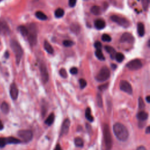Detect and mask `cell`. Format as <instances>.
I'll return each instance as SVG.
<instances>
[{
    "label": "cell",
    "mask_w": 150,
    "mask_h": 150,
    "mask_svg": "<svg viewBox=\"0 0 150 150\" xmlns=\"http://www.w3.org/2000/svg\"><path fill=\"white\" fill-rule=\"evenodd\" d=\"M113 131L116 138L121 141H127L129 136V131L123 124L117 123L113 126Z\"/></svg>",
    "instance_id": "obj_1"
},
{
    "label": "cell",
    "mask_w": 150,
    "mask_h": 150,
    "mask_svg": "<svg viewBox=\"0 0 150 150\" xmlns=\"http://www.w3.org/2000/svg\"><path fill=\"white\" fill-rule=\"evenodd\" d=\"M103 132V144L104 149L111 150L112 146V140L110 127L108 124H104Z\"/></svg>",
    "instance_id": "obj_2"
},
{
    "label": "cell",
    "mask_w": 150,
    "mask_h": 150,
    "mask_svg": "<svg viewBox=\"0 0 150 150\" xmlns=\"http://www.w3.org/2000/svg\"><path fill=\"white\" fill-rule=\"evenodd\" d=\"M11 48L14 53L16 62L17 65H19L21 62L22 57L23 56V50L19 43L15 40H12L10 42Z\"/></svg>",
    "instance_id": "obj_3"
},
{
    "label": "cell",
    "mask_w": 150,
    "mask_h": 150,
    "mask_svg": "<svg viewBox=\"0 0 150 150\" xmlns=\"http://www.w3.org/2000/svg\"><path fill=\"white\" fill-rule=\"evenodd\" d=\"M110 76V71L107 67L104 66L96 75V79L99 82H103L108 79Z\"/></svg>",
    "instance_id": "obj_4"
},
{
    "label": "cell",
    "mask_w": 150,
    "mask_h": 150,
    "mask_svg": "<svg viewBox=\"0 0 150 150\" xmlns=\"http://www.w3.org/2000/svg\"><path fill=\"white\" fill-rule=\"evenodd\" d=\"M28 41L31 46H34L37 42V29L35 24H31L29 27L28 32Z\"/></svg>",
    "instance_id": "obj_5"
},
{
    "label": "cell",
    "mask_w": 150,
    "mask_h": 150,
    "mask_svg": "<svg viewBox=\"0 0 150 150\" xmlns=\"http://www.w3.org/2000/svg\"><path fill=\"white\" fill-rule=\"evenodd\" d=\"M18 135L25 143H28L32 140L33 133L31 130H21L18 132Z\"/></svg>",
    "instance_id": "obj_6"
},
{
    "label": "cell",
    "mask_w": 150,
    "mask_h": 150,
    "mask_svg": "<svg viewBox=\"0 0 150 150\" xmlns=\"http://www.w3.org/2000/svg\"><path fill=\"white\" fill-rule=\"evenodd\" d=\"M111 19L114 22L117 23L118 25L124 28H127L130 26V22L129 20H127L126 18H124L117 16V15H112L111 17Z\"/></svg>",
    "instance_id": "obj_7"
},
{
    "label": "cell",
    "mask_w": 150,
    "mask_h": 150,
    "mask_svg": "<svg viewBox=\"0 0 150 150\" xmlns=\"http://www.w3.org/2000/svg\"><path fill=\"white\" fill-rule=\"evenodd\" d=\"M126 66L129 69L131 70H137L142 68L143 64L140 59H135L130 61L126 65Z\"/></svg>",
    "instance_id": "obj_8"
},
{
    "label": "cell",
    "mask_w": 150,
    "mask_h": 150,
    "mask_svg": "<svg viewBox=\"0 0 150 150\" xmlns=\"http://www.w3.org/2000/svg\"><path fill=\"white\" fill-rule=\"evenodd\" d=\"M39 69H40L41 76L43 82L44 83H46L48 82L49 79L48 71V69H47L46 65L43 62L41 63L40 66H39Z\"/></svg>",
    "instance_id": "obj_9"
},
{
    "label": "cell",
    "mask_w": 150,
    "mask_h": 150,
    "mask_svg": "<svg viewBox=\"0 0 150 150\" xmlns=\"http://www.w3.org/2000/svg\"><path fill=\"white\" fill-rule=\"evenodd\" d=\"M120 88L122 91L126 93L131 94H133V88L131 84L127 80H121L120 83Z\"/></svg>",
    "instance_id": "obj_10"
},
{
    "label": "cell",
    "mask_w": 150,
    "mask_h": 150,
    "mask_svg": "<svg viewBox=\"0 0 150 150\" xmlns=\"http://www.w3.org/2000/svg\"><path fill=\"white\" fill-rule=\"evenodd\" d=\"M135 39L134 36L131 33L129 32H125L123 33L120 39V42H127L130 43H133Z\"/></svg>",
    "instance_id": "obj_11"
},
{
    "label": "cell",
    "mask_w": 150,
    "mask_h": 150,
    "mask_svg": "<svg viewBox=\"0 0 150 150\" xmlns=\"http://www.w3.org/2000/svg\"><path fill=\"white\" fill-rule=\"evenodd\" d=\"M70 125V121L68 118H66L64 120V123L62 124V128H61L60 134L61 135H66L68 133L69 130V127Z\"/></svg>",
    "instance_id": "obj_12"
},
{
    "label": "cell",
    "mask_w": 150,
    "mask_h": 150,
    "mask_svg": "<svg viewBox=\"0 0 150 150\" xmlns=\"http://www.w3.org/2000/svg\"><path fill=\"white\" fill-rule=\"evenodd\" d=\"M18 89L16 84L14 83H12L10 86V90H9V93H10L12 99L14 100H17L18 96Z\"/></svg>",
    "instance_id": "obj_13"
},
{
    "label": "cell",
    "mask_w": 150,
    "mask_h": 150,
    "mask_svg": "<svg viewBox=\"0 0 150 150\" xmlns=\"http://www.w3.org/2000/svg\"><path fill=\"white\" fill-rule=\"evenodd\" d=\"M9 32H10V29L7 23L4 21H0V33L2 35H7Z\"/></svg>",
    "instance_id": "obj_14"
},
{
    "label": "cell",
    "mask_w": 150,
    "mask_h": 150,
    "mask_svg": "<svg viewBox=\"0 0 150 150\" xmlns=\"http://www.w3.org/2000/svg\"><path fill=\"white\" fill-rule=\"evenodd\" d=\"M137 117L140 121H146L148 118V114L147 112L141 111L137 114Z\"/></svg>",
    "instance_id": "obj_15"
},
{
    "label": "cell",
    "mask_w": 150,
    "mask_h": 150,
    "mask_svg": "<svg viewBox=\"0 0 150 150\" xmlns=\"http://www.w3.org/2000/svg\"><path fill=\"white\" fill-rule=\"evenodd\" d=\"M94 26L97 29H102L104 28L106 26V23L103 19H97L94 22Z\"/></svg>",
    "instance_id": "obj_16"
},
{
    "label": "cell",
    "mask_w": 150,
    "mask_h": 150,
    "mask_svg": "<svg viewBox=\"0 0 150 150\" xmlns=\"http://www.w3.org/2000/svg\"><path fill=\"white\" fill-rule=\"evenodd\" d=\"M7 139V143L8 144H19L21 142V141L19 139H16L15 137H9L6 138Z\"/></svg>",
    "instance_id": "obj_17"
},
{
    "label": "cell",
    "mask_w": 150,
    "mask_h": 150,
    "mask_svg": "<svg viewBox=\"0 0 150 150\" xmlns=\"http://www.w3.org/2000/svg\"><path fill=\"white\" fill-rule=\"evenodd\" d=\"M138 33L140 36H143L145 34V28L143 23H139L137 25Z\"/></svg>",
    "instance_id": "obj_18"
},
{
    "label": "cell",
    "mask_w": 150,
    "mask_h": 150,
    "mask_svg": "<svg viewBox=\"0 0 150 150\" xmlns=\"http://www.w3.org/2000/svg\"><path fill=\"white\" fill-rule=\"evenodd\" d=\"M44 48L45 49V51H46L48 54H54V48H53L52 45H51L50 43L48 42V41H45Z\"/></svg>",
    "instance_id": "obj_19"
},
{
    "label": "cell",
    "mask_w": 150,
    "mask_h": 150,
    "mask_svg": "<svg viewBox=\"0 0 150 150\" xmlns=\"http://www.w3.org/2000/svg\"><path fill=\"white\" fill-rule=\"evenodd\" d=\"M105 50L106 51V52H108V54L110 55L111 58L112 59H114V58H115L116 52L115 49L112 48V47L110 46H105Z\"/></svg>",
    "instance_id": "obj_20"
},
{
    "label": "cell",
    "mask_w": 150,
    "mask_h": 150,
    "mask_svg": "<svg viewBox=\"0 0 150 150\" xmlns=\"http://www.w3.org/2000/svg\"><path fill=\"white\" fill-rule=\"evenodd\" d=\"M1 110L4 114H7L8 113L9 111V107L8 104L5 102L2 103L1 105Z\"/></svg>",
    "instance_id": "obj_21"
},
{
    "label": "cell",
    "mask_w": 150,
    "mask_h": 150,
    "mask_svg": "<svg viewBox=\"0 0 150 150\" xmlns=\"http://www.w3.org/2000/svg\"><path fill=\"white\" fill-rule=\"evenodd\" d=\"M55 120V115L54 113H51L50 115H49L48 117H47L46 120H45V123L46 125L50 126L52 125L53 123L54 122Z\"/></svg>",
    "instance_id": "obj_22"
},
{
    "label": "cell",
    "mask_w": 150,
    "mask_h": 150,
    "mask_svg": "<svg viewBox=\"0 0 150 150\" xmlns=\"http://www.w3.org/2000/svg\"><path fill=\"white\" fill-rule=\"evenodd\" d=\"M70 30L72 32H73L74 34H78L80 31V28L79 25L77 23H73L70 26Z\"/></svg>",
    "instance_id": "obj_23"
},
{
    "label": "cell",
    "mask_w": 150,
    "mask_h": 150,
    "mask_svg": "<svg viewBox=\"0 0 150 150\" xmlns=\"http://www.w3.org/2000/svg\"><path fill=\"white\" fill-rule=\"evenodd\" d=\"M91 12L93 14L96 15H100V14L102 12V10L100 7H98V6L94 5L91 8Z\"/></svg>",
    "instance_id": "obj_24"
},
{
    "label": "cell",
    "mask_w": 150,
    "mask_h": 150,
    "mask_svg": "<svg viewBox=\"0 0 150 150\" xmlns=\"http://www.w3.org/2000/svg\"><path fill=\"white\" fill-rule=\"evenodd\" d=\"M85 116H86V118H87V119H88V121H89L90 122L93 121L94 118L92 116L91 110H90V108L89 107L86 108V112H85Z\"/></svg>",
    "instance_id": "obj_25"
},
{
    "label": "cell",
    "mask_w": 150,
    "mask_h": 150,
    "mask_svg": "<svg viewBox=\"0 0 150 150\" xmlns=\"http://www.w3.org/2000/svg\"><path fill=\"white\" fill-rule=\"evenodd\" d=\"M74 144L76 147H83L84 145V141L82 138L76 137L74 139Z\"/></svg>",
    "instance_id": "obj_26"
},
{
    "label": "cell",
    "mask_w": 150,
    "mask_h": 150,
    "mask_svg": "<svg viewBox=\"0 0 150 150\" xmlns=\"http://www.w3.org/2000/svg\"><path fill=\"white\" fill-rule=\"evenodd\" d=\"M35 16H36L37 18H38L39 19H40V20H42V21L46 20L47 18H48L46 15L41 11H37L35 13Z\"/></svg>",
    "instance_id": "obj_27"
},
{
    "label": "cell",
    "mask_w": 150,
    "mask_h": 150,
    "mask_svg": "<svg viewBox=\"0 0 150 150\" xmlns=\"http://www.w3.org/2000/svg\"><path fill=\"white\" fill-rule=\"evenodd\" d=\"M19 32L23 36H27L28 35L29 31L25 26H20L19 27Z\"/></svg>",
    "instance_id": "obj_28"
},
{
    "label": "cell",
    "mask_w": 150,
    "mask_h": 150,
    "mask_svg": "<svg viewBox=\"0 0 150 150\" xmlns=\"http://www.w3.org/2000/svg\"><path fill=\"white\" fill-rule=\"evenodd\" d=\"M65 14V11L62 8H58L57 9L55 12V15L56 18H61L64 16Z\"/></svg>",
    "instance_id": "obj_29"
},
{
    "label": "cell",
    "mask_w": 150,
    "mask_h": 150,
    "mask_svg": "<svg viewBox=\"0 0 150 150\" xmlns=\"http://www.w3.org/2000/svg\"><path fill=\"white\" fill-rule=\"evenodd\" d=\"M95 55L97 59L100 60H104V59H105V58H104V55L103 54L101 49H97L95 52Z\"/></svg>",
    "instance_id": "obj_30"
},
{
    "label": "cell",
    "mask_w": 150,
    "mask_h": 150,
    "mask_svg": "<svg viewBox=\"0 0 150 150\" xmlns=\"http://www.w3.org/2000/svg\"><path fill=\"white\" fill-rule=\"evenodd\" d=\"M114 58L116 59V60H117L118 62L121 63L124 60V56L123 54H121V53L118 52L116 53V54L115 55V58Z\"/></svg>",
    "instance_id": "obj_31"
},
{
    "label": "cell",
    "mask_w": 150,
    "mask_h": 150,
    "mask_svg": "<svg viewBox=\"0 0 150 150\" xmlns=\"http://www.w3.org/2000/svg\"><path fill=\"white\" fill-rule=\"evenodd\" d=\"M142 5H143V9L145 11H147L149 8V0H141Z\"/></svg>",
    "instance_id": "obj_32"
},
{
    "label": "cell",
    "mask_w": 150,
    "mask_h": 150,
    "mask_svg": "<svg viewBox=\"0 0 150 150\" xmlns=\"http://www.w3.org/2000/svg\"><path fill=\"white\" fill-rule=\"evenodd\" d=\"M97 105L99 107H102L103 106V98L102 96L100 93L97 94Z\"/></svg>",
    "instance_id": "obj_33"
},
{
    "label": "cell",
    "mask_w": 150,
    "mask_h": 150,
    "mask_svg": "<svg viewBox=\"0 0 150 150\" xmlns=\"http://www.w3.org/2000/svg\"><path fill=\"white\" fill-rule=\"evenodd\" d=\"M102 39L104 42H109L111 41V38L108 34H103L102 36Z\"/></svg>",
    "instance_id": "obj_34"
},
{
    "label": "cell",
    "mask_w": 150,
    "mask_h": 150,
    "mask_svg": "<svg viewBox=\"0 0 150 150\" xmlns=\"http://www.w3.org/2000/svg\"><path fill=\"white\" fill-rule=\"evenodd\" d=\"M7 145L6 138L0 137V148H4Z\"/></svg>",
    "instance_id": "obj_35"
},
{
    "label": "cell",
    "mask_w": 150,
    "mask_h": 150,
    "mask_svg": "<svg viewBox=\"0 0 150 150\" xmlns=\"http://www.w3.org/2000/svg\"><path fill=\"white\" fill-rule=\"evenodd\" d=\"M139 107L140 109H144V108H145V103L144 102V100L143 99V98L141 97H139Z\"/></svg>",
    "instance_id": "obj_36"
},
{
    "label": "cell",
    "mask_w": 150,
    "mask_h": 150,
    "mask_svg": "<svg viewBox=\"0 0 150 150\" xmlns=\"http://www.w3.org/2000/svg\"><path fill=\"white\" fill-rule=\"evenodd\" d=\"M63 44H64V46H66V47H71V46H72L74 44V43L72 41L66 40V41H64V42H63Z\"/></svg>",
    "instance_id": "obj_37"
},
{
    "label": "cell",
    "mask_w": 150,
    "mask_h": 150,
    "mask_svg": "<svg viewBox=\"0 0 150 150\" xmlns=\"http://www.w3.org/2000/svg\"><path fill=\"white\" fill-rule=\"evenodd\" d=\"M59 74L63 78H67L68 77V73H67L66 70L64 68L61 69L59 70Z\"/></svg>",
    "instance_id": "obj_38"
},
{
    "label": "cell",
    "mask_w": 150,
    "mask_h": 150,
    "mask_svg": "<svg viewBox=\"0 0 150 150\" xmlns=\"http://www.w3.org/2000/svg\"><path fill=\"white\" fill-rule=\"evenodd\" d=\"M79 84L81 89H84L87 85V82L86 81L83 79H81L79 80Z\"/></svg>",
    "instance_id": "obj_39"
},
{
    "label": "cell",
    "mask_w": 150,
    "mask_h": 150,
    "mask_svg": "<svg viewBox=\"0 0 150 150\" xmlns=\"http://www.w3.org/2000/svg\"><path fill=\"white\" fill-rule=\"evenodd\" d=\"M108 83H107L102 84V85L98 86V89H99L100 91H104V90L107 89L108 88Z\"/></svg>",
    "instance_id": "obj_40"
},
{
    "label": "cell",
    "mask_w": 150,
    "mask_h": 150,
    "mask_svg": "<svg viewBox=\"0 0 150 150\" xmlns=\"http://www.w3.org/2000/svg\"><path fill=\"white\" fill-rule=\"evenodd\" d=\"M70 73L72 74H76L78 73V69L77 68L73 67L70 69Z\"/></svg>",
    "instance_id": "obj_41"
},
{
    "label": "cell",
    "mask_w": 150,
    "mask_h": 150,
    "mask_svg": "<svg viewBox=\"0 0 150 150\" xmlns=\"http://www.w3.org/2000/svg\"><path fill=\"white\" fill-rule=\"evenodd\" d=\"M77 0H69V5L70 7H74L76 5Z\"/></svg>",
    "instance_id": "obj_42"
},
{
    "label": "cell",
    "mask_w": 150,
    "mask_h": 150,
    "mask_svg": "<svg viewBox=\"0 0 150 150\" xmlns=\"http://www.w3.org/2000/svg\"><path fill=\"white\" fill-rule=\"evenodd\" d=\"M94 47L96 49H101L102 48V45L100 42H96L94 43Z\"/></svg>",
    "instance_id": "obj_43"
},
{
    "label": "cell",
    "mask_w": 150,
    "mask_h": 150,
    "mask_svg": "<svg viewBox=\"0 0 150 150\" xmlns=\"http://www.w3.org/2000/svg\"><path fill=\"white\" fill-rule=\"evenodd\" d=\"M54 150H63V149H62V148H61L60 145L58 144H57L56 146H55Z\"/></svg>",
    "instance_id": "obj_44"
},
{
    "label": "cell",
    "mask_w": 150,
    "mask_h": 150,
    "mask_svg": "<svg viewBox=\"0 0 150 150\" xmlns=\"http://www.w3.org/2000/svg\"><path fill=\"white\" fill-rule=\"evenodd\" d=\"M137 150H147V149L144 146H140L139 147L137 148Z\"/></svg>",
    "instance_id": "obj_45"
},
{
    "label": "cell",
    "mask_w": 150,
    "mask_h": 150,
    "mask_svg": "<svg viewBox=\"0 0 150 150\" xmlns=\"http://www.w3.org/2000/svg\"><path fill=\"white\" fill-rule=\"evenodd\" d=\"M150 133V127L149 126H148V127H147V129H146V131H145V133L146 134H149Z\"/></svg>",
    "instance_id": "obj_46"
},
{
    "label": "cell",
    "mask_w": 150,
    "mask_h": 150,
    "mask_svg": "<svg viewBox=\"0 0 150 150\" xmlns=\"http://www.w3.org/2000/svg\"><path fill=\"white\" fill-rule=\"evenodd\" d=\"M3 129H4V125L3 123H2V121L0 120V130H3Z\"/></svg>",
    "instance_id": "obj_47"
},
{
    "label": "cell",
    "mask_w": 150,
    "mask_h": 150,
    "mask_svg": "<svg viewBox=\"0 0 150 150\" xmlns=\"http://www.w3.org/2000/svg\"><path fill=\"white\" fill-rule=\"evenodd\" d=\"M149 98H150L149 96H147V97H146V101H147L148 103H149V101H150Z\"/></svg>",
    "instance_id": "obj_48"
},
{
    "label": "cell",
    "mask_w": 150,
    "mask_h": 150,
    "mask_svg": "<svg viewBox=\"0 0 150 150\" xmlns=\"http://www.w3.org/2000/svg\"><path fill=\"white\" fill-rule=\"evenodd\" d=\"M111 67H112V68L113 69H115L117 68V66H116V65H114V64H113V65H111Z\"/></svg>",
    "instance_id": "obj_49"
},
{
    "label": "cell",
    "mask_w": 150,
    "mask_h": 150,
    "mask_svg": "<svg viewBox=\"0 0 150 150\" xmlns=\"http://www.w3.org/2000/svg\"><path fill=\"white\" fill-rule=\"evenodd\" d=\"M5 57H6V58H8V56H9V54H8V52H7L5 53Z\"/></svg>",
    "instance_id": "obj_50"
},
{
    "label": "cell",
    "mask_w": 150,
    "mask_h": 150,
    "mask_svg": "<svg viewBox=\"0 0 150 150\" xmlns=\"http://www.w3.org/2000/svg\"><path fill=\"white\" fill-rule=\"evenodd\" d=\"M84 1H89V0H84Z\"/></svg>",
    "instance_id": "obj_51"
},
{
    "label": "cell",
    "mask_w": 150,
    "mask_h": 150,
    "mask_svg": "<svg viewBox=\"0 0 150 150\" xmlns=\"http://www.w3.org/2000/svg\"><path fill=\"white\" fill-rule=\"evenodd\" d=\"M0 1H1V0H0Z\"/></svg>",
    "instance_id": "obj_52"
}]
</instances>
